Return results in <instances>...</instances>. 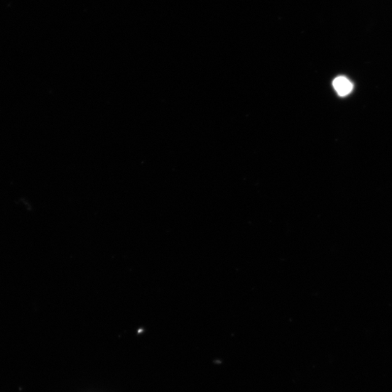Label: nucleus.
Masks as SVG:
<instances>
[{
	"instance_id": "nucleus-1",
	"label": "nucleus",
	"mask_w": 392,
	"mask_h": 392,
	"mask_svg": "<svg viewBox=\"0 0 392 392\" xmlns=\"http://www.w3.org/2000/svg\"><path fill=\"white\" fill-rule=\"evenodd\" d=\"M334 87L339 95L346 96L353 89L352 83L345 77H339L334 80Z\"/></svg>"
}]
</instances>
